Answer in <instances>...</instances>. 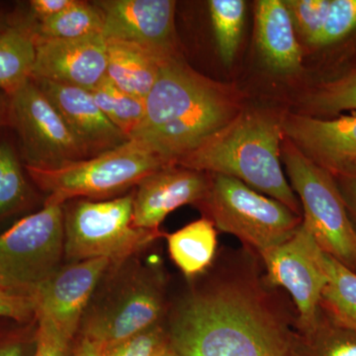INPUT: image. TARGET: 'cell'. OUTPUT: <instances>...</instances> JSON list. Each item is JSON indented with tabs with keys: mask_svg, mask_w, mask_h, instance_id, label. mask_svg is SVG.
<instances>
[{
	"mask_svg": "<svg viewBox=\"0 0 356 356\" xmlns=\"http://www.w3.org/2000/svg\"><path fill=\"white\" fill-rule=\"evenodd\" d=\"M259 255L238 259L173 309L168 331L181 356H297V314L267 283Z\"/></svg>",
	"mask_w": 356,
	"mask_h": 356,
	"instance_id": "6da1fadb",
	"label": "cell"
},
{
	"mask_svg": "<svg viewBox=\"0 0 356 356\" xmlns=\"http://www.w3.org/2000/svg\"><path fill=\"white\" fill-rule=\"evenodd\" d=\"M242 96L192 69L182 56L161 65L146 97V114L131 139L142 140L168 165L200 146L243 111Z\"/></svg>",
	"mask_w": 356,
	"mask_h": 356,
	"instance_id": "7a4b0ae2",
	"label": "cell"
},
{
	"mask_svg": "<svg viewBox=\"0 0 356 356\" xmlns=\"http://www.w3.org/2000/svg\"><path fill=\"white\" fill-rule=\"evenodd\" d=\"M283 140L282 118L261 110H243L175 165L236 178L303 216L281 166Z\"/></svg>",
	"mask_w": 356,
	"mask_h": 356,
	"instance_id": "3957f363",
	"label": "cell"
},
{
	"mask_svg": "<svg viewBox=\"0 0 356 356\" xmlns=\"http://www.w3.org/2000/svg\"><path fill=\"white\" fill-rule=\"evenodd\" d=\"M166 163L142 140L57 168L25 166L33 181L48 194L44 204L64 205L77 198L102 199L124 193Z\"/></svg>",
	"mask_w": 356,
	"mask_h": 356,
	"instance_id": "277c9868",
	"label": "cell"
},
{
	"mask_svg": "<svg viewBox=\"0 0 356 356\" xmlns=\"http://www.w3.org/2000/svg\"><path fill=\"white\" fill-rule=\"evenodd\" d=\"M134 193L109 200L76 199L63 205L65 257L72 262L104 259L125 264L165 235L134 222Z\"/></svg>",
	"mask_w": 356,
	"mask_h": 356,
	"instance_id": "5b68a950",
	"label": "cell"
},
{
	"mask_svg": "<svg viewBox=\"0 0 356 356\" xmlns=\"http://www.w3.org/2000/svg\"><path fill=\"white\" fill-rule=\"evenodd\" d=\"M210 175V186L198 204L215 228L236 236L259 259L294 236L303 216L236 178Z\"/></svg>",
	"mask_w": 356,
	"mask_h": 356,
	"instance_id": "8992f818",
	"label": "cell"
},
{
	"mask_svg": "<svg viewBox=\"0 0 356 356\" xmlns=\"http://www.w3.org/2000/svg\"><path fill=\"white\" fill-rule=\"evenodd\" d=\"M281 161L301 200L303 222L321 250L356 273V233L331 173L284 137Z\"/></svg>",
	"mask_w": 356,
	"mask_h": 356,
	"instance_id": "52a82bcc",
	"label": "cell"
},
{
	"mask_svg": "<svg viewBox=\"0 0 356 356\" xmlns=\"http://www.w3.org/2000/svg\"><path fill=\"white\" fill-rule=\"evenodd\" d=\"M63 205L44 204L0 235V289L28 297L62 266Z\"/></svg>",
	"mask_w": 356,
	"mask_h": 356,
	"instance_id": "ba28073f",
	"label": "cell"
},
{
	"mask_svg": "<svg viewBox=\"0 0 356 356\" xmlns=\"http://www.w3.org/2000/svg\"><path fill=\"white\" fill-rule=\"evenodd\" d=\"M110 291L84 314L81 334L111 346L161 324L165 314V282L158 270L122 271Z\"/></svg>",
	"mask_w": 356,
	"mask_h": 356,
	"instance_id": "9c48e42d",
	"label": "cell"
},
{
	"mask_svg": "<svg viewBox=\"0 0 356 356\" xmlns=\"http://www.w3.org/2000/svg\"><path fill=\"white\" fill-rule=\"evenodd\" d=\"M7 118L19 136L25 166L57 168L88 159L57 110L31 79L9 96Z\"/></svg>",
	"mask_w": 356,
	"mask_h": 356,
	"instance_id": "30bf717a",
	"label": "cell"
},
{
	"mask_svg": "<svg viewBox=\"0 0 356 356\" xmlns=\"http://www.w3.org/2000/svg\"><path fill=\"white\" fill-rule=\"evenodd\" d=\"M267 283L289 293L300 332L310 331L321 317V299L327 284L323 250L302 221L287 242L261 257Z\"/></svg>",
	"mask_w": 356,
	"mask_h": 356,
	"instance_id": "8fae6325",
	"label": "cell"
},
{
	"mask_svg": "<svg viewBox=\"0 0 356 356\" xmlns=\"http://www.w3.org/2000/svg\"><path fill=\"white\" fill-rule=\"evenodd\" d=\"M104 39L138 44L161 60L182 56L175 32L172 0H98Z\"/></svg>",
	"mask_w": 356,
	"mask_h": 356,
	"instance_id": "7c38bea8",
	"label": "cell"
},
{
	"mask_svg": "<svg viewBox=\"0 0 356 356\" xmlns=\"http://www.w3.org/2000/svg\"><path fill=\"white\" fill-rule=\"evenodd\" d=\"M110 267L111 264L104 259L60 266L30 296L34 317L50 323L72 341L96 288Z\"/></svg>",
	"mask_w": 356,
	"mask_h": 356,
	"instance_id": "4fadbf2b",
	"label": "cell"
},
{
	"mask_svg": "<svg viewBox=\"0 0 356 356\" xmlns=\"http://www.w3.org/2000/svg\"><path fill=\"white\" fill-rule=\"evenodd\" d=\"M30 79L92 90L106 79L107 44L102 34L70 40H35Z\"/></svg>",
	"mask_w": 356,
	"mask_h": 356,
	"instance_id": "5bb4252c",
	"label": "cell"
},
{
	"mask_svg": "<svg viewBox=\"0 0 356 356\" xmlns=\"http://www.w3.org/2000/svg\"><path fill=\"white\" fill-rule=\"evenodd\" d=\"M209 173L166 165L145 177L134 193V222L138 228L159 229L166 216L181 206L205 198Z\"/></svg>",
	"mask_w": 356,
	"mask_h": 356,
	"instance_id": "9a60e30c",
	"label": "cell"
},
{
	"mask_svg": "<svg viewBox=\"0 0 356 356\" xmlns=\"http://www.w3.org/2000/svg\"><path fill=\"white\" fill-rule=\"evenodd\" d=\"M282 130L307 158L329 172L356 163V112L332 119L287 114Z\"/></svg>",
	"mask_w": 356,
	"mask_h": 356,
	"instance_id": "2e32d148",
	"label": "cell"
},
{
	"mask_svg": "<svg viewBox=\"0 0 356 356\" xmlns=\"http://www.w3.org/2000/svg\"><path fill=\"white\" fill-rule=\"evenodd\" d=\"M30 79L57 110L88 158L129 140L100 110L90 91L44 79Z\"/></svg>",
	"mask_w": 356,
	"mask_h": 356,
	"instance_id": "e0dca14e",
	"label": "cell"
},
{
	"mask_svg": "<svg viewBox=\"0 0 356 356\" xmlns=\"http://www.w3.org/2000/svg\"><path fill=\"white\" fill-rule=\"evenodd\" d=\"M289 11L283 0H259L255 6V39L271 70L294 72L302 64V51Z\"/></svg>",
	"mask_w": 356,
	"mask_h": 356,
	"instance_id": "ac0fdd59",
	"label": "cell"
},
{
	"mask_svg": "<svg viewBox=\"0 0 356 356\" xmlns=\"http://www.w3.org/2000/svg\"><path fill=\"white\" fill-rule=\"evenodd\" d=\"M105 40L107 79L124 92L146 99L165 60L138 44L120 40Z\"/></svg>",
	"mask_w": 356,
	"mask_h": 356,
	"instance_id": "d6986e66",
	"label": "cell"
},
{
	"mask_svg": "<svg viewBox=\"0 0 356 356\" xmlns=\"http://www.w3.org/2000/svg\"><path fill=\"white\" fill-rule=\"evenodd\" d=\"M168 252L187 278H195L212 266L217 252V231L207 218L165 235Z\"/></svg>",
	"mask_w": 356,
	"mask_h": 356,
	"instance_id": "ffe728a7",
	"label": "cell"
},
{
	"mask_svg": "<svg viewBox=\"0 0 356 356\" xmlns=\"http://www.w3.org/2000/svg\"><path fill=\"white\" fill-rule=\"evenodd\" d=\"M36 43L29 22L15 21L0 32V90L15 93L31 77Z\"/></svg>",
	"mask_w": 356,
	"mask_h": 356,
	"instance_id": "44dd1931",
	"label": "cell"
},
{
	"mask_svg": "<svg viewBox=\"0 0 356 356\" xmlns=\"http://www.w3.org/2000/svg\"><path fill=\"white\" fill-rule=\"evenodd\" d=\"M327 284L321 311L334 325L356 332V273L323 252Z\"/></svg>",
	"mask_w": 356,
	"mask_h": 356,
	"instance_id": "7402d4cb",
	"label": "cell"
},
{
	"mask_svg": "<svg viewBox=\"0 0 356 356\" xmlns=\"http://www.w3.org/2000/svg\"><path fill=\"white\" fill-rule=\"evenodd\" d=\"M29 24L35 40H70L102 35L104 19L95 2L76 0L51 19Z\"/></svg>",
	"mask_w": 356,
	"mask_h": 356,
	"instance_id": "603a6c76",
	"label": "cell"
},
{
	"mask_svg": "<svg viewBox=\"0 0 356 356\" xmlns=\"http://www.w3.org/2000/svg\"><path fill=\"white\" fill-rule=\"evenodd\" d=\"M90 92L108 120L131 140L144 121L146 99L124 92L107 77Z\"/></svg>",
	"mask_w": 356,
	"mask_h": 356,
	"instance_id": "cb8c5ba5",
	"label": "cell"
},
{
	"mask_svg": "<svg viewBox=\"0 0 356 356\" xmlns=\"http://www.w3.org/2000/svg\"><path fill=\"white\" fill-rule=\"evenodd\" d=\"M297 356H356V332L334 325L321 313L313 329L300 332Z\"/></svg>",
	"mask_w": 356,
	"mask_h": 356,
	"instance_id": "d4e9b609",
	"label": "cell"
},
{
	"mask_svg": "<svg viewBox=\"0 0 356 356\" xmlns=\"http://www.w3.org/2000/svg\"><path fill=\"white\" fill-rule=\"evenodd\" d=\"M245 4L243 0H211L209 11L220 57L225 65L233 63L240 46Z\"/></svg>",
	"mask_w": 356,
	"mask_h": 356,
	"instance_id": "484cf974",
	"label": "cell"
},
{
	"mask_svg": "<svg viewBox=\"0 0 356 356\" xmlns=\"http://www.w3.org/2000/svg\"><path fill=\"white\" fill-rule=\"evenodd\" d=\"M309 116H339L356 112V67L332 81L320 84L306 99Z\"/></svg>",
	"mask_w": 356,
	"mask_h": 356,
	"instance_id": "4316f807",
	"label": "cell"
},
{
	"mask_svg": "<svg viewBox=\"0 0 356 356\" xmlns=\"http://www.w3.org/2000/svg\"><path fill=\"white\" fill-rule=\"evenodd\" d=\"M30 196L17 154L9 143H0V219L22 209Z\"/></svg>",
	"mask_w": 356,
	"mask_h": 356,
	"instance_id": "83f0119b",
	"label": "cell"
},
{
	"mask_svg": "<svg viewBox=\"0 0 356 356\" xmlns=\"http://www.w3.org/2000/svg\"><path fill=\"white\" fill-rule=\"evenodd\" d=\"M289 11L295 31L311 46L322 30L331 0H283Z\"/></svg>",
	"mask_w": 356,
	"mask_h": 356,
	"instance_id": "f1b7e54d",
	"label": "cell"
},
{
	"mask_svg": "<svg viewBox=\"0 0 356 356\" xmlns=\"http://www.w3.org/2000/svg\"><path fill=\"white\" fill-rule=\"evenodd\" d=\"M355 29L356 0H331L324 26L311 46H330L346 38Z\"/></svg>",
	"mask_w": 356,
	"mask_h": 356,
	"instance_id": "f546056e",
	"label": "cell"
},
{
	"mask_svg": "<svg viewBox=\"0 0 356 356\" xmlns=\"http://www.w3.org/2000/svg\"><path fill=\"white\" fill-rule=\"evenodd\" d=\"M168 343V331L159 324L102 348L103 356H158Z\"/></svg>",
	"mask_w": 356,
	"mask_h": 356,
	"instance_id": "4dcf8cb0",
	"label": "cell"
},
{
	"mask_svg": "<svg viewBox=\"0 0 356 356\" xmlns=\"http://www.w3.org/2000/svg\"><path fill=\"white\" fill-rule=\"evenodd\" d=\"M36 350L34 356H69L70 339L53 325L37 320Z\"/></svg>",
	"mask_w": 356,
	"mask_h": 356,
	"instance_id": "1f68e13d",
	"label": "cell"
},
{
	"mask_svg": "<svg viewBox=\"0 0 356 356\" xmlns=\"http://www.w3.org/2000/svg\"><path fill=\"white\" fill-rule=\"evenodd\" d=\"M343 199L348 217L356 233V163L330 172Z\"/></svg>",
	"mask_w": 356,
	"mask_h": 356,
	"instance_id": "d6a6232c",
	"label": "cell"
},
{
	"mask_svg": "<svg viewBox=\"0 0 356 356\" xmlns=\"http://www.w3.org/2000/svg\"><path fill=\"white\" fill-rule=\"evenodd\" d=\"M32 316H34V309L31 299L0 289V318L26 322Z\"/></svg>",
	"mask_w": 356,
	"mask_h": 356,
	"instance_id": "836d02e7",
	"label": "cell"
},
{
	"mask_svg": "<svg viewBox=\"0 0 356 356\" xmlns=\"http://www.w3.org/2000/svg\"><path fill=\"white\" fill-rule=\"evenodd\" d=\"M76 0H32L30 13L34 22L40 23L51 19L54 16L69 8Z\"/></svg>",
	"mask_w": 356,
	"mask_h": 356,
	"instance_id": "e575fe53",
	"label": "cell"
},
{
	"mask_svg": "<svg viewBox=\"0 0 356 356\" xmlns=\"http://www.w3.org/2000/svg\"><path fill=\"white\" fill-rule=\"evenodd\" d=\"M74 356H103L102 346L88 337L81 336L74 350Z\"/></svg>",
	"mask_w": 356,
	"mask_h": 356,
	"instance_id": "d590c367",
	"label": "cell"
},
{
	"mask_svg": "<svg viewBox=\"0 0 356 356\" xmlns=\"http://www.w3.org/2000/svg\"><path fill=\"white\" fill-rule=\"evenodd\" d=\"M0 356H25L24 343L13 339L0 341Z\"/></svg>",
	"mask_w": 356,
	"mask_h": 356,
	"instance_id": "8d00e7d4",
	"label": "cell"
},
{
	"mask_svg": "<svg viewBox=\"0 0 356 356\" xmlns=\"http://www.w3.org/2000/svg\"><path fill=\"white\" fill-rule=\"evenodd\" d=\"M9 96L0 90V123L8 117Z\"/></svg>",
	"mask_w": 356,
	"mask_h": 356,
	"instance_id": "74e56055",
	"label": "cell"
},
{
	"mask_svg": "<svg viewBox=\"0 0 356 356\" xmlns=\"http://www.w3.org/2000/svg\"><path fill=\"white\" fill-rule=\"evenodd\" d=\"M14 22H15V20H13L8 14L0 11V32L8 29L11 25H13Z\"/></svg>",
	"mask_w": 356,
	"mask_h": 356,
	"instance_id": "f35d334b",
	"label": "cell"
},
{
	"mask_svg": "<svg viewBox=\"0 0 356 356\" xmlns=\"http://www.w3.org/2000/svg\"><path fill=\"white\" fill-rule=\"evenodd\" d=\"M158 356H181L179 355V353H177V350H175V348H172V346H170V343H168V346H165V348H163V350L159 353V355Z\"/></svg>",
	"mask_w": 356,
	"mask_h": 356,
	"instance_id": "ab89813d",
	"label": "cell"
}]
</instances>
